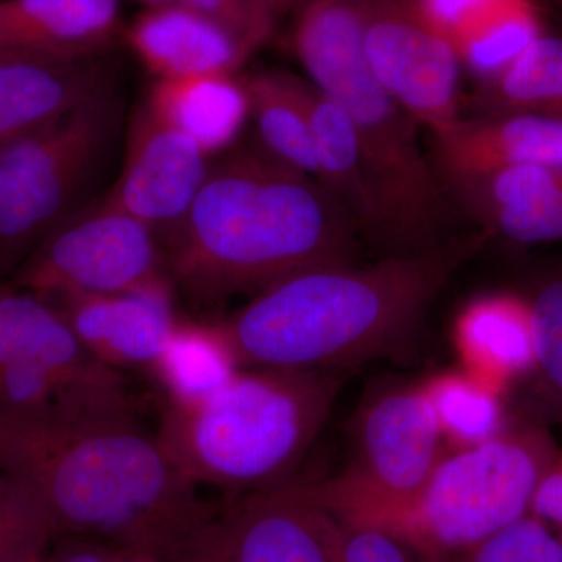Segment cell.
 <instances>
[{"mask_svg":"<svg viewBox=\"0 0 562 562\" xmlns=\"http://www.w3.org/2000/svg\"><path fill=\"white\" fill-rule=\"evenodd\" d=\"M0 472L38 497L58 538L172 562L213 513L158 435L132 416L0 413Z\"/></svg>","mask_w":562,"mask_h":562,"instance_id":"obj_1","label":"cell"},{"mask_svg":"<svg viewBox=\"0 0 562 562\" xmlns=\"http://www.w3.org/2000/svg\"><path fill=\"white\" fill-rule=\"evenodd\" d=\"M220 157L165 241L173 286L216 302L260 292L295 273L353 265L357 228L319 181L260 144Z\"/></svg>","mask_w":562,"mask_h":562,"instance_id":"obj_2","label":"cell"},{"mask_svg":"<svg viewBox=\"0 0 562 562\" xmlns=\"http://www.w3.org/2000/svg\"><path fill=\"white\" fill-rule=\"evenodd\" d=\"M475 243L295 273L220 321L239 369L338 371L401 350Z\"/></svg>","mask_w":562,"mask_h":562,"instance_id":"obj_3","label":"cell"},{"mask_svg":"<svg viewBox=\"0 0 562 562\" xmlns=\"http://www.w3.org/2000/svg\"><path fill=\"white\" fill-rule=\"evenodd\" d=\"M338 371L241 369L202 401L165 405L158 438L198 486L233 495L290 483L325 427Z\"/></svg>","mask_w":562,"mask_h":562,"instance_id":"obj_4","label":"cell"},{"mask_svg":"<svg viewBox=\"0 0 562 562\" xmlns=\"http://www.w3.org/2000/svg\"><path fill=\"white\" fill-rule=\"evenodd\" d=\"M294 50L321 92L349 117L394 228L398 255L443 246L450 205L416 121L373 76L362 47V0H310Z\"/></svg>","mask_w":562,"mask_h":562,"instance_id":"obj_5","label":"cell"},{"mask_svg":"<svg viewBox=\"0 0 562 562\" xmlns=\"http://www.w3.org/2000/svg\"><path fill=\"white\" fill-rule=\"evenodd\" d=\"M121 124L122 99L110 81L58 120L0 149V276L16 272L83 206Z\"/></svg>","mask_w":562,"mask_h":562,"instance_id":"obj_6","label":"cell"},{"mask_svg":"<svg viewBox=\"0 0 562 562\" xmlns=\"http://www.w3.org/2000/svg\"><path fill=\"white\" fill-rule=\"evenodd\" d=\"M557 453L549 432L520 428L443 458L395 530L431 554L482 542L531 513Z\"/></svg>","mask_w":562,"mask_h":562,"instance_id":"obj_7","label":"cell"},{"mask_svg":"<svg viewBox=\"0 0 562 562\" xmlns=\"http://www.w3.org/2000/svg\"><path fill=\"white\" fill-rule=\"evenodd\" d=\"M442 436L427 387L384 392L358 417L349 469L314 494L339 519L397 528L442 460Z\"/></svg>","mask_w":562,"mask_h":562,"instance_id":"obj_8","label":"cell"},{"mask_svg":"<svg viewBox=\"0 0 562 562\" xmlns=\"http://www.w3.org/2000/svg\"><path fill=\"white\" fill-rule=\"evenodd\" d=\"M168 280L157 233L103 195L63 221L14 272L13 284L57 302L138 291Z\"/></svg>","mask_w":562,"mask_h":562,"instance_id":"obj_9","label":"cell"},{"mask_svg":"<svg viewBox=\"0 0 562 562\" xmlns=\"http://www.w3.org/2000/svg\"><path fill=\"white\" fill-rule=\"evenodd\" d=\"M362 47L373 76L432 136L460 120V54L419 0H362Z\"/></svg>","mask_w":562,"mask_h":562,"instance_id":"obj_10","label":"cell"},{"mask_svg":"<svg viewBox=\"0 0 562 562\" xmlns=\"http://www.w3.org/2000/svg\"><path fill=\"white\" fill-rule=\"evenodd\" d=\"M180 562H341V524L312 484L290 482L211 513Z\"/></svg>","mask_w":562,"mask_h":562,"instance_id":"obj_11","label":"cell"},{"mask_svg":"<svg viewBox=\"0 0 562 562\" xmlns=\"http://www.w3.org/2000/svg\"><path fill=\"white\" fill-rule=\"evenodd\" d=\"M210 166L194 140L143 103L131 122L120 177L105 195L166 241L187 217Z\"/></svg>","mask_w":562,"mask_h":562,"instance_id":"obj_12","label":"cell"},{"mask_svg":"<svg viewBox=\"0 0 562 562\" xmlns=\"http://www.w3.org/2000/svg\"><path fill=\"white\" fill-rule=\"evenodd\" d=\"M172 288L168 280L138 291L79 295L50 303L103 364L122 373H149L180 321Z\"/></svg>","mask_w":562,"mask_h":562,"instance_id":"obj_13","label":"cell"},{"mask_svg":"<svg viewBox=\"0 0 562 562\" xmlns=\"http://www.w3.org/2000/svg\"><path fill=\"white\" fill-rule=\"evenodd\" d=\"M41 368L72 382L128 386L124 373L99 361L60 310L35 292L0 286V369Z\"/></svg>","mask_w":562,"mask_h":562,"instance_id":"obj_14","label":"cell"},{"mask_svg":"<svg viewBox=\"0 0 562 562\" xmlns=\"http://www.w3.org/2000/svg\"><path fill=\"white\" fill-rule=\"evenodd\" d=\"M435 139L436 172L447 181L472 179L516 165L562 169V120L527 113H487L458 120Z\"/></svg>","mask_w":562,"mask_h":562,"instance_id":"obj_15","label":"cell"},{"mask_svg":"<svg viewBox=\"0 0 562 562\" xmlns=\"http://www.w3.org/2000/svg\"><path fill=\"white\" fill-rule=\"evenodd\" d=\"M125 40L155 80L238 76L254 52L221 22L172 7L140 11Z\"/></svg>","mask_w":562,"mask_h":562,"instance_id":"obj_16","label":"cell"},{"mask_svg":"<svg viewBox=\"0 0 562 562\" xmlns=\"http://www.w3.org/2000/svg\"><path fill=\"white\" fill-rule=\"evenodd\" d=\"M120 29V0H0V57H99Z\"/></svg>","mask_w":562,"mask_h":562,"instance_id":"obj_17","label":"cell"},{"mask_svg":"<svg viewBox=\"0 0 562 562\" xmlns=\"http://www.w3.org/2000/svg\"><path fill=\"white\" fill-rule=\"evenodd\" d=\"M316 180L338 199L358 235L398 255L394 228L373 181L349 117L324 92L306 81Z\"/></svg>","mask_w":562,"mask_h":562,"instance_id":"obj_18","label":"cell"},{"mask_svg":"<svg viewBox=\"0 0 562 562\" xmlns=\"http://www.w3.org/2000/svg\"><path fill=\"white\" fill-rule=\"evenodd\" d=\"M110 81L98 57H0V149L58 120Z\"/></svg>","mask_w":562,"mask_h":562,"instance_id":"obj_19","label":"cell"},{"mask_svg":"<svg viewBox=\"0 0 562 562\" xmlns=\"http://www.w3.org/2000/svg\"><path fill=\"white\" fill-rule=\"evenodd\" d=\"M432 24L446 33L482 79L497 72L539 33L530 0H419Z\"/></svg>","mask_w":562,"mask_h":562,"instance_id":"obj_20","label":"cell"},{"mask_svg":"<svg viewBox=\"0 0 562 562\" xmlns=\"http://www.w3.org/2000/svg\"><path fill=\"white\" fill-rule=\"evenodd\" d=\"M144 105L194 140L210 160L235 147L249 120V102L238 76L157 79Z\"/></svg>","mask_w":562,"mask_h":562,"instance_id":"obj_21","label":"cell"},{"mask_svg":"<svg viewBox=\"0 0 562 562\" xmlns=\"http://www.w3.org/2000/svg\"><path fill=\"white\" fill-rule=\"evenodd\" d=\"M457 335L465 360L495 390L535 368L530 302L517 295L472 302L458 319Z\"/></svg>","mask_w":562,"mask_h":562,"instance_id":"obj_22","label":"cell"},{"mask_svg":"<svg viewBox=\"0 0 562 562\" xmlns=\"http://www.w3.org/2000/svg\"><path fill=\"white\" fill-rule=\"evenodd\" d=\"M241 371L221 322L180 317L149 375L165 405L202 401Z\"/></svg>","mask_w":562,"mask_h":562,"instance_id":"obj_23","label":"cell"},{"mask_svg":"<svg viewBox=\"0 0 562 562\" xmlns=\"http://www.w3.org/2000/svg\"><path fill=\"white\" fill-rule=\"evenodd\" d=\"M243 83L258 144L277 160L316 179L306 80L291 74L260 72Z\"/></svg>","mask_w":562,"mask_h":562,"instance_id":"obj_24","label":"cell"},{"mask_svg":"<svg viewBox=\"0 0 562 562\" xmlns=\"http://www.w3.org/2000/svg\"><path fill=\"white\" fill-rule=\"evenodd\" d=\"M487 113H527L562 120V36L538 35L508 65L482 79Z\"/></svg>","mask_w":562,"mask_h":562,"instance_id":"obj_25","label":"cell"},{"mask_svg":"<svg viewBox=\"0 0 562 562\" xmlns=\"http://www.w3.org/2000/svg\"><path fill=\"white\" fill-rule=\"evenodd\" d=\"M442 435L464 446H479L501 435L503 408L498 390L475 376L450 373L427 386Z\"/></svg>","mask_w":562,"mask_h":562,"instance_id":"obj_26","label":"cell"},{"mask_svg":"<svg viewBox=\"0 0 562 562\" xmlns=\"http://www.w3.org/2000/svg\"><path fill=\"white\" fill-rule=\"evenodd\" d=\"M58 535L43 503L24 484L0 480V562H44Z\"/></svg>","mask_w":562,"mask_h":562,"instance_id":"obj_27","label":"cell"},{"mask_svg":"<svg viewBox=\"0 0 562 562\" xmlns=\"http://www.w3.org/2000/svg\"><path fill=\"white\" fill-rule=\"evenodd\" d=\"M432 562H562V543L550 525L528 514L482 542L435 554Z\"/></svg>","mask_w":562,"mask_h":562,"instance_id":"obj_28","label":"cell"},{"mask_svg":"<svg viewBox=\"0 0 562 562\" xmlns=\"http://www.w3.org/2000/svg\"><path fill=\"white\" fill-rule=\"evenodd\" d=\"M479 220L513 243H562V183L487 211Z\"/></svg>","mask_w":562,"mask_h":562,"instance_id":"obj_29","label":"cell"},{"mask_svg":"<svg viewBox=\"0 0 562 562\" xmlns=\"http://www.w3.org/2000/svg\"><path fill=\"white\" fill-rule=\"evenodd\" d=\"M530 312L535 368L562 405V277L543 284Z\"/></svg>","mask_w":562,"mask_h":562,"instance_id":"obj_30","label":"cell"},{"mask_svg":"<svg viewBox=\"0 0 562 562\" xmlns=\"http://www.w3.org/2000/svg\"><path fill=\"white\" fill-rule=\"evenodd\" d=\"M339 524L341 562H432L435 557L387 525L351 519H339Z\"/></svg>","mask_w":562,"mask_h":562,"instance_id":"obj_31","label":"cell"},{"mask_svg":"<svg viewBox=\"0 0 562 562\" xmlns=\"http://www.w3.org/2000/svg\"><path fill=\"white\" fill-rule=\"evenodd\" d=\"M146 9L172 7L201 13L211 20L221 22L246 41L251 49H258L272 33L273 14L254 0H136Z\"/></svg>","mask_w":562,"mask_h":562,"instance_id":"obj_32","label":"cell"},{"mask_svg":"<svg viewBox=\"0 0 562 562\" xmlns=\"http://www.w3.org/2000/svg\"><path fill=\"white\" fill-rule=\"evenodd\" d=\"M44 562H172L131 547L79 538H58Z\"/></svg>","mask_w":562,"mask_h":562,"instance_id":"obj_33","label":"cell"},{"mask_svg":"<svg viewBox=\"0 0 562 562\" xmlns=\"http://www.w3.org/2000/svg\"><path fill=\"white\" fill-rule=\"evenodd\" d=\"M530 514L557 530L562 528V452L557 453L552 468L539 484Z\"/></svg>","mask_w":562,"mask_h":562,"instance_id":"obj_34","label":"cell"},{"mask_svg":"<svg viewBox=\"0 0 562 562\" xmlns=\"http://www.w3.org/2000/svg\"><path fill=\"white\" fill-rule=\"evenodd\" d=\"M254 2L260 5L261 9L269 11V13L276 14L277 11L286 9L291 0H254Z\"/></svg>","mask_w":562,"mask_h":562,"instance_id":"obj_35","label":"cell"},{"mask_svg":"<svg viewBox=\"0 0 562 562\" xmlns=\"http://www.w3.org/2000/svg\"><path fill=\"white\" fill-rule=\"evenodd\" d=\"M557 535H558V538H560V541L562 543V528H558Z\"/></svg>","mask_w":562,"mask_h":562,"instance_id":"obj_36","label":"cell"},{"mask_svg":"<svg viewBox=\"0 0 562 562\" xmlns=\"http://www.w3.org/2000/svg\"><path fill=\"white\" fill-rule=\"evenodd\" d=\"M553 3H557L558 7L562 9V0H552Z\"/></svg>","mask_w":562,"mask_h":562,"instance_id":"obj_37","label":"cell"},{"mask_svg":"<svg viewBox=\"0 0 562 562\" xmlns=\"http://www.w3.org/2000/svg\"><path fill=\"white\" fill-rule=\"evenodd\" d=\"M2 476H3V473H2V472H0V480H2Z\"/></svg>","mask_w":562,"mask_h":562,"instance_id":"obj_38","label":"cell"}]
</instances>
